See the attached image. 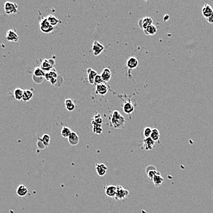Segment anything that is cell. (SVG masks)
<instances>
[{"label": "cell", "mask_w": 213, "mask_h": 213, "mask_svg": "<svg viewBox=\"0 0 213 213\" xmlns=\"http://www.w3.org/2000/svg\"><path fill=\"white\" fill-rule=\"evenodd\" d=\"M126 122V120L118 111H114L110 117V125L114 128H123Z\"/></svg>", "instance_id": "cell-1"}, {"label": "cell", "mask_w": 213, "mask_h": 213, "mask_svg": "<svg viewBox=\"0 0 213 213\" xmlns=\"http://www.w3.org/2000/svg\"><path fill=\"white\" fill-rule=\"evenodd\" d=\"M39 27L40 31L44 33H51L54 29V27L48 22L47 17H44L40 20Z\"/></svg>", "instance_id": "cell-2"}, {"label": "cell", "mask_w": 213, "mask_h": 213, "mask_svg": "<svg viewBox=\"0 0 213 213\" xmlns=\"http://www.w3.org/2000/svg\"><path fill=\"white\" fill-rule=\"evenodd\" d=\"M4 7L5 13L7 15L15 14L18 12V5L15 3L6 1L4 5Z\"/></svg>", "instance_id": "cell-3"}, {"label": "cell", "mask_w": 213, "mask_h": 213, "mask_svg": "<svg viewBox=\"0 0 213 213\" xmlns=\"http://www.w3.org/2000/svg\"><path fill=\"white\" fill-rule=\"evenodd\" d=\"M117 190L115 198L117 200H123L127 198L130 194L128 190L124 189L121 186H116Z\"/></svg>", "instance_id": "cell-4"}, {"label": "cell", "mask_w": 213, "mask_h": 213, "mask_svg": "<svg viewBox=\"0 0 213 213\" xmlns=\"http://www.w3.org/2000/svg\"><path fill=\"white\" fill-rule=\"evenodd\" d=\"M104 49H105V47L101 43H99L98 41H94L93 46H92V51H93L95 56H98L100 55L103 52Z\"/></svg>", "instance_id": "cell-5"}, {"label": "cell", "mask_w": 213, "mask_h": 213, "mask_svg": "<svg viewBox=\"0 0 213 213\" xmlns=\"http://www.w3.org/2000/svg\"><path fill=\"white\" fill-rule=\"evenodd\" d=\"M153 22L152 18L149 17H145L139 21V26L144 30L145 29L152 25Z\"/></svg>", "instance_id": "cell-6"}, {"label": "cell", "mask_w": 213, "mask_h": 213, "mask_svg": "<svg viewBox=\"0 0 213 213\" xmlns=\"http://www.w3.org/2000/svg\"><path fill=\"white\" fill-rule=\"evenodd\" d=\"M6 39L8 41L16 43L19 41V36L15 30H9L6 33Z\"/></svg>", "instance_id": "cell-7"}, {"label": "cell", "mask_w": 213, "mask_h": 213, "mask_svg": "<svg viewBox=\"0 0 213 213\" xmlns=\"http://www.w3.org/2000/svg\"><path fill=\"white\" fill-rule=\"evenodd\" d=\"M145 172L148 175V177L151 179V180H152L154 176H156V174L160 173V172H159L157 170L156 167L153 165L148 166L145 169Z\"/></svg>", "instance_id": "cell-8"}, {"label": "cell", "mask_w": 213, "mask_h": 213, "mask_svg": "<svg viewBox=\"0 0 213 213\" xmlns=\"http://www.w3.org/2000/svg\"><path fill=\"white\" fill-rule=\"evenodd\" d=\"M123 110L125 114H131L134 111L135 108L131 101H125L123 106Z\"/></svg>", "instance_id": "cell-9"}, {"label": "cell", "mask_w": 213, "mask_h": 213, "mask_svg": "<svg viewBox=\"0 0 213 213\" xmlns=\"http://www.w3.org/2000/svg\"><path fill=\"white\" fill-rule=\"evenodd\" d=\"M108 168L107 166L104 164H96V170L99 176L102 177L105 176L107 173Z\"/></svg>", "instance_id": "cell-10"}, {"label": "cell", "mask_w": 213, "mask_h": 213, "mask_svg": "<svg viewBox=\"0 0 213 213\" xmlns=\"http://www.w3.org/2000/svg\"><path fill=\"white\" fill-rule=\"evenodd\" d=\"M117 190L116 186L110 185L105 187V193L108 197L115 198Z\"/></svg>", "instance_id": "cell-11"}, {"label": "cell", "mask_w": 213, "mask_h": 213, "mask_svg": "<svg viewBox=\"0 0 213 213\" xmlns=\"http://www.w3.org/2000/svg\"><path fill=\"white\" fill-rule=\"evenodd\" d=\"M138 65H139V61H138L137 58L135 57H131L127 60L126 66L129 69H135L137 67Z\"/></svg>", "instance_id": "cell-12"}, {"label": "cell", "mask_w": 213, "mask_h": 213, "mask_svg": "<svg viewBox=\"0 0 213 213\" xmlns=\"http://www.w3.org/2000/svg\"><path fill=\"white\" fill-rule=\"evenodd\" d=\"M108 88L105 83H101L96 85V93L100 95H105L107 93Z\"/></svg>", "instance_id": "cell-13"}, {"label": "cell", "mask_w": 213, "mask_h": 213, "mask_svg": "<svg viewBox=\"0 0 213 213\" xmlns=\"http://www.w3.org/2000/svg\"><path fill=\"white\" fill-rule=\"evenodd\" d=\"M69 143L71 146H76L78 144L79 141H80V138L79 136L76 132H72L70 133L69 136L68 138Z\"/></svg>", "instance_id": "cell-14"}, {"label": "cell", "mask_w": 213, "mask_h": 213, "mask_svg": "<svg viewBox=\"0 0 213 213\" xmlns=\"http://www.w3.org/2000/svg\"><path fill=\"white\" fill-rule=\"evenodd\" d=\"M155 145V141H154L151 138H147L143 140V148L146 151L151 150Z\"/></svg>", "instance_id": "cell-15"}, {"label": "cell", "mask_w": 213, "mask_h": 213, "mask_svg": "<svg viewBox=\"0 0 213 213\" xmlns=\"http://www.w3.org/2000/svg\"><path fill=\"white\" fill-rule=\"evenodd\" d=\"M86 72L88 74V79L90 83H91V84H94V79L96 76L98 74V72L96 71H95L93 69L90 68L87 69Z\"/></svg>", "instance_id": "cell-16"}, {"label": "cell", "mask_w": 213, "mask_h": 213, "mask_svg": "<svg viewBox=\"0 0 213 213\" xmlns=\"http://www.w3.org/2000/svg\"><path fill=\"white\" fill-rule=\"evenodd\" d=\"M28 192V188L23 184L19 185L16 190L17 195H19L20 197H23L26 196Z\"/></svg>", "instance_id": "cell-17"}, {"label": "cell", "mask_w": 213, "mask_h": 213, "mask_svg": "<svg viewBox=\"0 0 213 213\" xmlns=\"http://www.w3.org/2000/svg\"><path fill=\"white\" fill-rule=\"evenodd\" d=\"M213 13V9L208 4H204L202 8V14L206 19L208 18Z\"/></svg>", "instance_id": "cell-18"}, {"label": "cell", "mask_w": 213, "mask_h": 213, "mask_svg": "<svg viewBox=\"0 0 213 213\" xmlns=\"http://www.w3.org/2000/svg\"><path fill=\"white\" fill-rule=\"evenodd\" d=\"M101 76L103 79L104 82H108L111 77V71L110 69L105 68L101 74Z\"/></svg>", "instance_id": "cell-19"}, {"label": "cell", "mask_w": 213, "mask_h": 213, "mask_svg": "<svg viewBox=\"0 0 213 213\" xmlns=\"http://www.w3.org/2000/svg\"><path fill=\"white\" fill-rule=\"evenodd\" d=\"M40 68L42 69L44 71L48 72L52 70L53 68L52 65H51L49 59H44L41 63V65Z\"/></svg>", "instance_id": "cell-20"}, {"label": "cell", "mask_w": 213, "mask_h": 213, "mask_svg": "<svg viewBox=\"0 0 213 213\" xmlns=\"http://www.w3.org/2000/svg\"><path fill=\"white\" fill-rule=\"evenodd\" d=\"M164 179L162 176V175L161 174V173H159V174H156V176H154V177L152 179L154 184L155 185V186H156L157 187H160L162 184L163 182H164Z\"/></svg>", "instance_id": "cell-21"}, {"label": "cell", "mask_w": 213, "mask_h": 213, "mask_svg": "<svg viewBox=\"0 0 213 213\" xmlns=\"http://www.w3.org/2000/svg\"><path fill=\"white\" fill-rule=\"evenodd\" d=\"M47 19L48 21V22L50 23V24L51 25L53 26V27L56 26V25H57L58 23L61 22V21L59 19H58L56 16L52 15V14L48 15L47 17Z\"/></svg>", "instance_id": "cell-22"}, {"label": "cell", "mask_w": 213, "mask_h": 213, "mask_svg": "<svg viewBox=\"0 0 213 213\" xmlns=\"http://www.w3.org/2000/svg\"><path fill=\"white\" fill-rule=\"evenodd\" d=\"M157 29L156 27L153 24L149 26L143 30L145 34L147 35H153L154 34H156L157 33Z\"/></svg>", "instance_id": "cell-23"}, {"label": "cell", "mask_w": 213, "mask_h": 213, "mask_svg": "<svg viewBox=\"0 0 213 213\" xmlns=\"http://www.w3.org/2000/svg\"><path fill=\"white\" fill-rule=\"evenodd\" d=\"M64 103L66 110L69 111H72L74 110L75 108H76V105H75V103L73 101V100L70 98L66 99L65 100Z\"/></svg>", "instance_id": "cell-24"}, {"label": "cell", "mask_w": 213, "mask_h": 213, "mask_svg": "<svg viewBox=\"0 0 213 213\" xmlns=\"http://www.w3.org/2000/svg\"><path fill=\"white\" fill-rule=\"evenodd\" d=\"M33 92L30 90H25L23 91V95L22 100L24 101H28L33 98Z\"/></svg>", "instance_id": "cell-25"}, {"label": "cell", "mask_w": 213, "mask_h": 213, "mask_svg": "<svg viewBox=\"0 0 213 213\" xmlns=\"http://www.w3.org/2000/svg\"><path fill=\"white\" fill-rule=\"evenodd\" d=\"M58 74L55 71V70H50V71L45 73V79H47L48 81L52 79H57Z\"/></svg>", "instance_id": "cell-26"}, {"label": "cell", "mask_w": 213, "mask_h": 213, "mask_svg": "<svg viewBox=\"0 0 213 213\" xmlns=\"http://www.w3.org/2000/svg\"><path fill=\"white\" fill-rule=\"evenodd\" d=\"M23 91L20 88H16L14 91V96L15 99L17 100H22L23 98Z\"/></svg>", "instance_id": "cell-27"}, {"label": "cell", "mask_w": 213, "mask_h": 213, "mask_svg": "<svg viewBox=\"0 0 213 213\" xmlns=\"http://www.w3.org/2000/svg\"><path fill=\"white\" fill-rule=\"evenodd\" d=\"M150 138L154 141H157L159 140L160 138V132L158 130L157 128H153L152 129V132Z\"/></svg>", "instance_id": "cell-28"}, {"label": "cell", "mask_w": 213, "mask_h": 213, "mask_svg": "<svg viewBox=\"0 0 213 213\" xmlns=\"http://www.w3.org/2000/svg\"><path fill=\"white\" fill-rule=\"evenodd\" d=\"M38 139L45 145V147L48 146L50 144V136L48 134H44L41 138H39Z\"/></svg>", "instance_id": "cell-29"}, {"label": "cell", "mask_w": 213, "mask_h": 213, "mask_svg": "<svg viewBox=\"0 0 213 213\" xmlns=\"http://www.w3.org/2000/svg\"><path fill=\"white\" fill-rule=\"evenodd\" d=\"M45 75L44 71L40 67H36L34 70V76L37 77H44Z\"/></svg>", "instance_id": "cell-30"}, {"label": "cell", "mask_w": 213, "mask_h": 213, "mask_svg": "<svg viewBox=\"0 0 213 213\" xmlns=\"http://www.w3.org/2000/svg\"><path fill=\"white\" fill-rule=\"evenodd\" d=\"M72 130H70V128L68 127H63L61 129V135L62 137L64 138H68L70 133H72Z\"/></svg>", "instance_id": "cell-31"}, {"label": "cell", "mask_w": 213, "mask_h": 213, "mask_svg": "<svg viewBox=\"0 0 213 213\" xmlns=\"http://www.w3.org/2000/svg\"><path fill=\"white\" fill-rule=\"evenodd\" d=\"M92 125H93V130L94 133H96V134H101L102 132V125L94 123H92Z\"/></svg>", "instance_id": "cell-32"}, {"label": "cell", "mask_w": 213, "mask_h": 213, "mask_svg": "<svg viewBox=\"0 0 213 213\" xmlns=\"http://www.w3.org/2000/svg\"><path fill=\"white\" fill-rule=\"evenodd\" d=\"M92 122L95 123V124H97L102 125V119L101 118V114H99V113H98L96 114H95V116H94V117L93 118V119H92Z\"/></svg>", "instance_id": "cell-33"}, {"label": "cell", "mask_w": 213, "mask_h": 213, "mask_svg": "<svg viewBox=\"0 0 213 213\" xmlns=\"http://www.w3.org/2000/svg\"><path fill=\"white\" fill-rule=\"evenodd\" d=\"M151 132H152V129L150 127L145 128L144 130H143V136H145V138L150 137L151 134Z\"/></svg>", "instance_id": "cell-34"}, {"label": "cell", "mask_w": 213, "mask_h": 213, "mask_svg": "<svg viewBox=\"0 0 213 213\" xmlns=\"http://www.w3.org/2000/svg\"><path fill=\"white\" fill-rule=\"evenodd\" d=\"M104 83V81L101 76V74H98L94 79V84L97 85L99 84H101V83Z\"/></svg>", "instance_id": "cell-35"}, {"label": "cell", "mask_w": 213, "mask_h": 213, "mask_svg": "<svg viewBox=\"0 0 213 213\" xmlns=\"http://www.w3.org/2000/svg\"><path fill=\"white\" fill-rule=\"evenodd\" d=\"M37 146L40 148V149H44L45 148V145L42 143V142L38 139V141H37Z\"/></svg>", "instance_id": "cell-36"}, {"label": "cell", "mask_w": 213, "mask_h": 213, "mask_svg": "<svg viewBox=\"0 0 213 213\" xmlns=\"http://www.w3.org/2000/svg\"><path fill=\"white\" fill-rule=\"evenodd\" d=\"M206 19L208 22V23H210L213 25V13L210 17H209L208 18H207Z\"/></svg>", "instance_id": "cell-37"}]
</instances>
